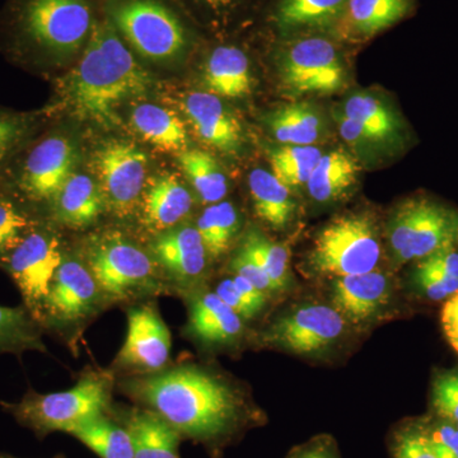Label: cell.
Segmentation results:
<instances>
[{
  "instance_id": "1",
  "label": "cell",
  "mask_w": 458,
  "mask_h": 458,
  "mask_svg": "<svg viewBox=\"0 0 458 458\" xmlns=\"http://www.w3.org/2000/svg\"><path fill=\"white\" fill-rule=\"evenodd\" d=\"M152 86L150 74L102 16L60 93L77 119L110 128L120 123L117 110L123 102L147 95Z\"/></svg>"
},
{
  "instance_id": "2",
  "label": "cell",
  "mask_w": 458,
  "mask_h": 458,
  "mask_svg": "<svg viewBox=\"0 0 458 458\" xmlns=\"http://www.w3.org/2000/svg\"><path fill=\"white\" fill-rule=\"evenodd\" d=\"M131 390L181 436L216 438L231 430L240 418L241 401L236 393L198 367L155 372L132 382Z\"/></svg>"
},
{
  "instance_id": "3",
  "label": "cell",
  "mask_w": 458,
  "mask_h": 458,
  "mask_svg": "<svg viewBox=\"0 0 458 458\" xmlns=\"http://www.w3.org/2000/svg\"><path fill=\"white\" fill-rule=\"evenodd\" d=\"M98 20L92 0H11L4 30L14 49L62 60L84 49Z\"/></svg>"
},
{
  "instance_id": "4",
  "label": "cell",
  "mask_w": 458,
  "mask_h": 458,
  "mask_svg": "<svg viewBox=\"0 0 458 458\" xmlns=\"http://www.w3.org/2000/svg\"><path fill=\"white\" fill-rule=\"evenodd\" d=\"M104 16L129 49L150 62H174L188 50V29L165 0H106Z\"/></svg>"
},
{
  "instance_id": "5",
  "label": "cell",
  "mask_w": 458,
  "mask_h": 458,
  "mask_svg": "<svg viewBox=\"0 0 458 458\" xmlns=\"http://www.w3.org/2000/svg\"><path fill=\"white\" fill-rule=\"evenodd\" d=\"M113 382L108 376L89 373L71 390L54 394L30 391L18 403L5 405L18 423L38 437L71 433L75 427L105 415L110 405Z\"/></svg>"
},
{
  "instance_id": "6",
  "label": "cell",
  "mask_w": 458,
  "mask_h": 458,
  "mask_svg": "<svg viewBox=\"0 0 458 458\" xmlns=\"http://www.w3.org/2000/svg\"><path fill=\"white\" fill-rule=\"evenodd\" d=\"M382 249L376 222L369 213L337 216L319 232L309 267L319 276H360L377 269Z\"/></svg>"
},
{
  "instance_id": "7",
  "label": "cell",
  "mask_w": 458,
  "mask_h": 458,
  "mask_svg": "<svg viewBox=\"0 0 458 458\" xmlns=\"http://www.w3.org/2000/svg\"><path fill=\"white\" fill-rule=\"evenodd\" d=\"M457 237L458 214L429 199H410L391 221L390 246L400 264L421 260Z\"/></svg>"
},
{
  "instance_id": "8",
  "label": "cell",
  "mask_w": 458,
  "mask_h": 458,
  "mask_svg": "<svg viewBox=\"0 0 458 458\" xmlns=\"http://www.w3.org/2000/svg\"><path fill=\"white\" fill-rule=\"evenodd\" d=\"M63 260L57 238L38 227L0 260L20 289L26 309L40 324L51 283Z\"/></svg>"
},
{
  "instance_id": "9",
  "label": "cell",
  "mask_w": 458,
  "mask_h": 458,
  "mask_svg": "<svg viewBox=\"0 0 458 458\" xmlns=\"http://www.w3.org/2000/svg\"><path fill=\"white\" fill-rule=\"evenodd\" d=\"M87 267L102 294L114 300L146 291L155 280V267L146 252L119 234H107L89 246Z\"/></svg>"
},
{
  "instance_id": "10",
  "label": "cell",
  "mask_w": 458,
  "mask_h": 458,
  "mask_svg": "<svg viewBox=\"0 0 458 458\" xmlns=\"http://www.w3.org/2000/svg\"><path fill=\"white\" fill-rule=\"evenodd\" d=\"M282 80L294 95H328L344 84V65L334 42L306 36L286 47Z\"/></svg>"
},
{
  "instance_id": "11",
  "label": "cell",
  "mask_w": 458,
  "mask_h": 458,
  "mask_svg": "<svg viewBox=\"0 0 458 458\" xmlns=\"http://www.w3.org/2000/svg\"><path fill=\"white\" fill-rule=\"evenodd\" d=\"M148 158L126 141H111L96 152L93 170L105 205L119 216L131 214L146 185Z\"/></svg>"
},
{
  "instance_id": "12",
  "label": "cell",
  "mask_w": 458,
  "mask_h": 458,
  "mask_svg": "<svg viewBox=\"0 0 458 458\" xmlns=\"http://www.w3.org/2000/svg\"><path fill=\"white\" fill-rule=\"evenodd\" d=\"M77 159V148L68 138H44L27 153L18 174L17 188L32 203H51L74 174Z\"/></svg>"
},
{
  "instance_id": "13",
  "label": "cell",
  "mask_w": 458,
  "mask_h": 458,
  "mask_svg": "<svg viewBox=\"0 0 458 458\" xmlns=\"http://www.w3.org/2000/svg\"><path fill=\"white\" fill-rule=\"evenodd\" d=\"M344 327L345 321L334 307L312 304L276 319L262 334V340L295 354H313L333 345Z\"/></svg>"
},
{
  "instance_id": "14",
  "label": "cell",
  "mask_w": 458,
  "mask_h": 458,
  "mask_svg": "<svg viewBox=\"0 0 458 458\" xmlns=\"http://www.w3.org/2000/svg\"><path fill=\"white\" fill-rule=\"evenodd\" d=\"M101 293L89 267L64 259L51 283L42 324L57 328L82 324L98 310Z\"/></svg>"
},
{
  "instance_id": "15",
  "label": "cell",
  "mask_w": 458,
  "mask_h": 458,
  "mask_svg": "<svg viewBox=\"0 0 458 458\" xmlns=\"http://www.w3.org/2000/svg\"><path fill=\"white\" fill-rule=\"evenodd\" d=\"M171 334L167 325L152 304L129 311L128 333L117 355L120 369L155 373L170 358Z\"/></svg>"
},
{
  "instance_id": "16",
  "label": "cell",
  "mask_w": 458,
  "mask_h": 458,
  "mask_svg": "<svg viewBox=\"0 0 458 458\" xmlns=\"http://www.w3.org/2000/svg\"><path fill=\"white\" fill-rule=\"evenodd\" d=\"M183 108L195 134L208 146L225 153H236L242 146V126L218 96L190 93Z\"/></svg>"
},
{
  "instance_id": "17",
  "label": "cell",
  "mask_w": 458,
  "mask_h": 458,
  "mask_svg": "<svg viewBox=\"0 0 458 458\" xmlns=\"http://www.w3.org/2000/svg\"><path fill=\"white\" fill-rule=\"evenodd\" d=\"M390 280L379 271L336 278L333 306L344 318L354 324L375 316L390 298Z\"/></svg>"
},
{
  "instance_id": "18",
  "label": "cell",
  "mask_w": 458,
  "mask_h": 458,
  "mask_svg": "<svg viewBox=\"0 0 458 458\" xmlns=\"http://www.w3.org/2000/svg\"><path fill=\"white\" fill-rule=\"evenodd\" d=\"M156 260L179 280H194L207 267L208 252L194 227L168 229L152 243Z\"/></svg>"
},
{
  "instance_id": "19",
  "label": "cell",
  "mask_w": 458,
  "mask_h": 458,
  "mask_svg": "<svg viewBox=\"0 0 458 458\" xmlns=\"http://www.w3.org/2000/svg\"><path fill=\"white\" fill-rule=\"evenodd\" d=\"M414 5L415 0H348L337 23L344 35L369 40L409 16Z\"/></svg>"
},
{
  "instance_id": "20",
  "label": "cell",
  "mask_w": 458,
  "mask_h": 458,
  "mask_svg": "<svg viewBox=\"0 0 458 458\" xmlns=\"http://www.w3.org/2000/svg\"><path fill=\"white\" fill-rule=\"evenodd\" d=\"M204 83L212 95L238 98L249 95L252 78L245 51L234 45H219L205 63Z\"/></svg>"
},
{
  "instance_id": "21",
  "label": "cell",
  "mask_w": 458,
  "mask_h": 458,
  "mask_svg": "<svg viewBox=\"0 0 458 458\" xmlns=\"http://www.w3.org/2000/svg\"><path fill=\"white\" fill-rule=\"evenodd\" d=\"M51 205L54 216L60 225L84 228L98 221L104 210L105 200L95 181L86 174H73Z\"/></svg>"
},
{
  "instance_id": "22",
  "label": "cell",
  "mask_w": 458,
  "mask_h": 458,
  "mask_svg": "<svg viewBox=\"0 0 458 458\" xmlns=\"http://www.w3.org/2000/svg\"><path fill=\"white\" fill-rule=\"evenodd\" d=\"M191 205V195L179 177L165 174L153 181L144 195V223L152 231H168L188 216Z\"/></svg>"
},
{
  "instance_id": "23",
  "label": "cell",
  "mask_w": 458,
  "mask_h": 458,
  "mask_svg": "<svg viewBox=\"0 0 458 458\" xmlns=\"http://www.w3.org/2000/svg\"><path fill=\"white\" fill-rule=\"evenodd\" d=\"M189 327L203 343L229 344L240 336L242 318L216 293H205L192 301Z\"/></svg>"
},
{
  "instance_id": "24",
  "label": "cell",
  "mask_w": 458,
  "mask_h": 458,
  "mask_svg": "<svg viewBox=\"0 0 458 458\" xmlns=\"http://www.w3.org/2000/svg\"><path fill=\"white\" fill-rule=\"evenodd\" d=\"M134 458H181L179 430L153 410H135L128 419Z\"/></svg>"
},
{
  "instance_id": "25",
  "label": "cell",
  "mask_w": 458,
  "mask_h": 458,
  "mask_svg": "<svg viewBox=\"0 0 458 458\" xmlns=\"http://www.w3.org/2000/svg\"><path fill=\"white\" fill-rule=\"evenodd\" d=\"M132 128L141 140L162 152H183L189 138L182 120L174 111L158 105L141 104L132 110Z\"/></svg>"
},
{
  "instance_id": "26",
  "label": "cell",
  "mask_w": 458,
  "mask_h": 458,
  "mask_svg": "<svg viewBox=\"0 0 458 458\" xmlns=\"http://www.w3.org/2000/svg\"><path fill=\"white\" fill-rule=\"evenodd\" d=\"M360 172L358 162L343 150L322 155L307 182L310 195L318 203L337 200L355 185Z\"/></svg>"
},
{
  "instance_id": "27",
  "label": "cell",
  "mask_w": 458,
  "mask_h": 458,
  "mask_svg": "<svg viewBox=\"0 0 458 458\" xmlns=\"http://www.w3.org/2000/svg\"><path fill=\"white\" fill-rule=\"evenodd\" d=\"M249 188L259 218L273 229L285 228L293 218L295 210L291 190L271 172L262 168L251 171Z\"/></svg>"
},
{
  "instance_id": "28",
  "label": "cell",
  "mask_w": 458,
  "mask_h": 458,
  "mask_svg": "<svg viewBox=\"0 0 458 458\" xmlns=\"http://www.w3.org/2000/svg\"><path fill=\"white\" fill-rule=\"evenodd\" d=\"M276 140L285 146H313L324 134V123L309 104H291L276 108L267 117Z\"/></svg>"
},
{
  "instance_id": "29",
  "label": "cell",
  "mask_w": 458,
  "mask_h": 458,
  "mask_svg": "<svg viewBox=\"0 0 458 458\" xmlns=\"http://www.w3.org/2000/svg\"><path fill=\"white\" fill-rule=\"evenodd\" d=\"M348 0H279L274 22L282 32L335 25Z\"/></svg>"
},
{
  "instance_id": "30",
  "label": "cell",
  "mask_w": 458,
  "mask_h": 458,
  "mask_svg": "<svg viewBox=\"0 0 458 458\" xmlns=\"http://www.w3.org/2000/svg\"><path fill=\"white\" fill-rule=\"evenodd\" d=\"M415 283L428 298L448 300L458 292V251L454 242L419 260Z\"/></svg>"
},
{
  "instance_id": "31",
  "label": "cell",
  "mask_w": 458,
  "mask_h": 458,
  "mask_svg": "<svg viewBox=\"0 0 458 458\" xmlns=\"http://www.w3.org/2000/svg\"><path fill=\"white\" fill-rule=\"evenodd\" d=\"M40 325L26 306H0V354L47 352Z\"/></svg>"
},
{
  "instance_id": "32",
  "label": "cell",
  "mask_w": 458,
  "mask_h": 458,
  "mask_svg": "<svg viewBox=\"0 0 458 458\" xmlns=\"http://www.w3.org/2000/svg\"><path fill=\"white\" fill-rule=\"evenodd\" d=\"M179 164L203 203H221L227 195V179L209 153L199 149L183 150L179 155Z\"/></svg>"
},
{
  "instance_id": "33",
  "label": "cell",
  "mask_w": 458,
  "mask_h": 458,
  "mask_svg": "<svg viewBox=\"0 0 458 458\" xmlns=\"http://www.w3.org/2000/svg\"><path fill=\"white\" fill-rule=\"evenodd\" d=\"M69 434L101 458H134L128 429L117 426L105 415L75 427Z\"/></svg>"
},
{
  "instance_id": "34",
  "label": "cell",
  "mask_w": 458,
  "mask_h": 458,
  "mask_svg": "<svg viewBox=\"0 0 458 458\" xmlns=\"http://www.w3.org/2000/svg\"><path fill=\"white\" fill-rule=\"evenodd\" d=\"M322 152L315 146H285L269 152L271 172L289 190L302 188L309 182Z\"/></svg>"
},
{
  "instance_id": "35",
  "label": "cell",
  "mask_w": 458,
  "mask_h": 458,
  "mask_svg": "<svg viewBox=\"0 0 458 458\" xmlns=\"http://www.w3.org/2000/svg\"><path fill=\"white\" fill-rule=\"evenodd\" d=\"M240 228L236 208L228 201L212 204L199 218L197 229L208 256L219 258L231 246Z\"/></svg>"
},
{
  "instance_id": "36",
  "label": "cell",
  "mask_w": 458,
  "mask_h": 458,
  "mask_svg": "<svg viewBox=\"0 0 458 458\" xmlns=\"http://www.w3.org/2000/svg\"><path fill=\"white\" fill-rule=\"evenodd\" d=\"M344 114L360 123L381 141L394 140L399 134L400 123L393 111L369 93H355L346 99Z\"/></svg>"
},
{
  "instance_id": "37",
  "label": "cell",
  "mask_w": 458,
  "mask_h": 458,
  "mask_svg": "<svg viewBox=\"0 0 458 458\" xmlns=\"http://www.w3.org/2000/svg\"><path fill=\"white\" fill-rule=\"evenodd\" d=\"M243 249L254 256L270 282L273 283L276 292L282 291L288 285L289 276V254L288 247L280 245L276 241L265 237L261 232L250 231L243 241Z\"/></svg>"
},
{
  "instance_id": "38",
  "label": "cell",
  "mask_w": 458,
  "mask_h": 458,
  "mask_svg": "<svg viewBox=\"0 0 458 458\" xmlns=\"http://www.w3.org/2000/svg\"><path fill=\"white\" fill-rule=\"evenodd\" d=\"M38 227L29 213L7 197L0 195V260L20 245Z\"/></svg>"
},
{
  "instance_id": "39",
  "label": "cell",
  "mask_w": 458,
  "mask_h": 458,
  "mask_svg": "<svg viewBox=\"0 0 458 458\" xmlns=\"http://www.w3.org/2000/svg\"><path fill=\"white\" fill-rule=\"evenodd\" d=\"M31 128L29 117L0 110V165L26 140Z\"/></svg>"
},
{
  "instance_id": "40",
  "label": "cell",
  "mask_w": 458,
  "mask_h": 458,
  "mask_svg": "<svg viewBox=\"0 0 458 458\" xmlns=\"http://www.w3.org/2000/svg\"><path fill=\"white\" fill-rule=\"evenodd\" d=\"M433 408L443 420L458 421V370L437 377L433 385Z\"/></svg>"
},
{
  "instance_id": "41",
  "label": "cell",
  "mask_w": 458,
  "mask_h": 458,
  "mask_svg": "<svg viewBox=\"0 0 458 458\" xmlns=\"http://www.w3.org/2000/svg\"><path fill=\"white\" fill-rule=\"evenodd\" d=\"M231 267L234 271V276L249 280L256 288L260 289L262 293L267 294L270 292H276L273 283L270 282L269 276L262 269L261 265L243 247H241L240 251L231 261Z\"/></svg>"
},
{
  "instance_id": "42",
  "label": "cell",
  "mask_w": 458,
  "mask_h": 458,
  "mask_svg": "<svg viewBox=\"0 0 458 458\" xmlns=\"http://www.w3.org/2000/svg\"><path fill=\"white\" fill-rule=\"evenodd\" d=\"M396 458H438L426 430L410 429L400 434L394 445Z\"/></svg>"
},
{
  "instance_id": "43",
  "label": "cell",
  "mask_w": 458,
  "mask_h": 458,
  "mask_svg": "<svg viewBox=\"0 0 458 458\" xmlns=\"http://www.w3.org/2000/svg\"><path fill=\"white\" fill-rule=\"evenodd\" d=\"M430 445L438 458H458V428L445 421L426 430Z\"/></svg>"
},
{
  "instance_id": "44",
  "label": "cell",
  "mask_w": 458,
  "mask_h": 458,
  "mask_svg": "<svg viewBox=\"0 0 458 458\" xmlns=\"http://www.w3.org/2000/svg\"><path fill=\"white\" fill-rule=\"evenodd\" d=\"M335 119L343 140L355 149H369L370 147L382 143L373 132L367 131L360 123L349 119L344 113H337Z\"/></svg>"
},
{
  "instance_id": "45",
  "label": "cell",
  "mask_w": 458,
  "mask_h": 458,
  "mask_svg": "<svg viewBox=\"0 0 458 458\" xmlns=\"http://www.w3.org/2000/svg\"><path fill=\"white\" fill-rule=\"evenodd\" d=\"M216 293L221 298L223 302L228 304L241 318L250 319L258 315L254 307L247 302L246 298L238 291L233 279L223 280V282L219 283Z\"/></svg>"
},
{
  "instance_id": "46",
  "label": "cell",
  "mask_w": 458,
  "mask_h": 458,
  "mask_svg": "<svg viewBox=\"0 0 458 458\" xmlns=\"http://www.w3.org/2000/svg\"><path fill=\"white\" fill-rule=\"evenodd\" d=\"M441 319L448 343L458 352V292L448 298L443 306Z\"/></svg>"
},
{
  "instance_id": "47",
  "label": "cell",
  "mask_w": 458,
  "mask_h": 458,
  "mask_svg": "<svg viewBox=\"0 0 458 458\" xmlns=\"http://www.w3.org/2000/svg\"><path fill=\"white\" fill-rule=\"evenodd\" d=\"M233 282L238 291L246 298L247 302L254 307L256 312H260L264 309L265 303H267L265 293H262L260 289L256 288L254 284H251L249 280L242 278V276H234Z\"/></svg>"
},
{
  "instance_id": "48",
  "label": "cell",
  "mask_w": 458,
  "mask_h": 458,
  "mask_svg": "<svg viewBox=\"0 0 458 458\" xmlns=\"http://www.w3.org/2000/svg\"><path fill=\"white\" fill-rule=\"evenodd\" d=\"M214 17H223L236 7L240 0H192Z\"/></svg>"
},
{
  "instance_id": "49",
  "label": "cell",
  "mask_w": 458,
  "mask_h": 458,
  "mask_svg": "<svg viewBox=\"0 0 458 458\" xmlns=\"http://www.w3.org/2000/svg\"><path fill=\"white\" fill-rule=\"evenodd\" d=\"M298 458H334L327 450H321V448H313V450H310L304 452L303 454H301Z\"/></svg>"
},
{
  "instance_id": "50",
  "label": "cell",
  "mask_w": 458,
  "mask_h": 458,
  "mask_svg": "<svg viewBox=\"0 0 458 458\" xmlns=\"http://www.w3.org/2000/svg\"><path fill=\"white\" fill-rule=\"evenodd\" d=\"M0 458H17V457L9 456V454H0Z\"/></svg>"
},
{
  "instance_id": "51",
  "label": "cell",
  "mask_w": 458,
  "mask_h": 458,
  "mask_svg": "<svg viewBox=\"0 0 458 458\" xmlns=\"http://www.w3.org/2000/svg\"><path fill=\"white\" fill-rule=\"evenodd\" d=\"M456 427L458 428V421H457V423H456Z\"/></svg>"
},
{
  "instance_id": "52",
  "label": "cell",
  "mask_w": 458,
  "mask_h": 458,
  "mask_svg": "<svg viewBox=\"0 0 458 458\" xmlns=\"http://www.w3.org/2000/svg\"><path fill=\"white\" fill-rule=\"evenodd\" d=\"M458 238V237H457Z\"/></svg>"
}]
</instances>
